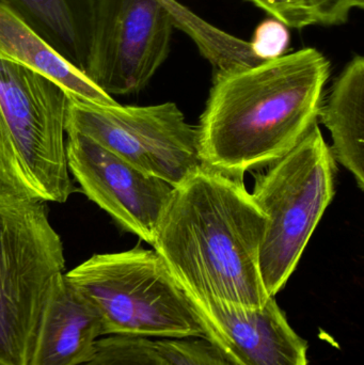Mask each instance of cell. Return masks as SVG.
I'll return each mask as SVG.
<instances>
[{"label":"cell","instance_id":"obj_1","mask_svg":"<svg viewBox=\"0 0 364 365\" xmlns=\"http://www.w3.org/2000/svg\"><path fill=\"white\" fill-rule=\"evenodd\" d=\"M329 74L311 47L216 73L197 128L202 165L244 179L284 158L318 123Z\"/></svg>","mask_w":364,"mask_h":365},{"label":"cell","instance_id":"obj_2","mask_svg":"<svg viewBox=\"0 0 364 365\" xmlns=\"http://www.w3.org/2000/svg\"><path fill=\"white\" fill-rule=\"evenodd\" d=\"M265 222L244 179L202 165L173 187L152 247L188 295L262 308Z\"/></svg>","mask_w":364,"mask_h":365},{"label":"cell","instance_id":"obj_3","mask_svg":"<svg viewBox=\"0 0 364 365\" xmlns=\"http://www.w3.org/2000/svg\"><path fill=\"white\" fill-rule=\"evenodd\" d=\"M68 102L57 83L0 56V195L64 203L74 192Z\"/></svg>","mask_w":364,"mask_h":365},{"label":"cell","instance_id":"obj_4","mask_svg":"<svg viewBox=\"0 0 364 365\" xmlns=\"http://www.w3.org/2000/svg\"><path fill=\"white\" fill-rule=\"evenodd\" d=\"M64 268L46 202L0 195V365H29Z\"/></svg>","mask_w":364,"mask_h":365},{"label":"cell","instance_id":"obj_5","mask_svg":"<svg viewBox=\"0 0 364 365\" xmlns=\"http://www.w3.org/2000/svg\"><path fill=\"white\" fill-rule=\"evenodd\" d=\"M64 278L98 311L105 336L204 339L185 292L154 250L94 255Z\"/></svg>","mask_w":364,"mask_h":365},{"label":"cell","instance_id":"obj_6","mask_svg":"<svg viewBox=\"0 0 364 365\" xmlns=\"http://www.w3.org/2000/svg\"><path fill=\"white\" fill-rule=\"evenodd\" d=\"M336 164L318 124L284 158L256 175L252 197L266 217L260 250L265 291L275 297L335 195Z\"/></svg>","mask_w":364,"mask_h":365},{"label":"cell","instance_id":"obj_7","mask_svg":"<svg viewBox=\"0 0 364 365\" xmlns=\"http://www.w3.org/2000/svg\"><path fill=\"white\" fill-rule=\"evenodd\" d=\"M66 130L89 137L141 173L171 187L202 166L197 128L186 121L175 103L96 105L70 96Z\"/></svg>","mask_w":364,"mask_h":365},{"label":"cell","instance_id":"obj_8","mask_svg":"<svg viewBox=\"0 0 364 365\" xmlns=\"http://www.w3.org/2000/svg\"><path fill=\"white\" fill-rule=\"evenodd\" d=\"M177 0H96L85 75L108 96L138 93L170 51Z\"/></svg>","mask_w":364,"mask_h":365},{"label":"cell","instance_id":"obj_9","mask_svg":"<svg viewBox=\"0 0 364 365\" xmlns=\"http://www.w3.org/2000/svg\"><path fill=\"white\" fill-rule=\"evenodd\" d=\"M68 169L83 192L122 229L153 244L173 187L77 132H66Z\"/></svg>","mask_w":364,"mask_h":365},{"label":"cell","instance_id":"obj_10","mask_svg":"<svg viewBox=\"0 0 364 365\" xmlns=\"http://www.w3.org/2000/svg\"><path fill=\"white\" fill-rule=\"evenodd\" d=\"M186 296L205 340L230 364L308 365L307 342L291 327L275 297L254 309Z\"/></svg>","mask_w":364,"mask_h":365},{"label":"cell","instance_id":"obj_11","mask_svg":"<svg viewBox=\"0 0 364 365\" xmlns=\"http://www.w3.org/2000/svg\"><path fill=\"white\" fill-rule=\"evenodd\" d=\"M105 336L98 311L66 278L47 304L29 365H79Z\"/></svg>","mask_w":364,"mask_h":365},{"label":"cell","instance_id":"obj_12","mask_svg":"<svg viewBox=\"0 0 364 365\" xmlns=\"http://www.w3.org/2000/svg\"><path fill=\"white\" fill-rule=\"evenodd\" d=\"M0 4L85 74L96 0H0Z\"/></svg>","mask_w":364,"mask_h":365},{"label":"cell","instance_id":"obj_13","mask_svg":"<svg viewBox=\"0 0 364 365\" xmlns=\"http://www.w3.org/2000/svg\"><path fill=\"white\" fill-rule=\"evenodd\" d=\"M364 59L353 58L342 71L318 117L333 138V160L340 163L364 190Z\"/></svg>","mask_w":364,"mask_h":365},{"label":"cell","instance_id":"obj_14","mask_svg":"<svg viewBox=\"0 0 364 365\" xmlns=\"http://www.w3.org/2000/svg\"><path fill=\"white\" fill-rule=\"evenodd\" d=\"M0 56L40 73L77 100L96 105L117 103L1 4Z\"/></svg>","mask_w":364,"mask_h":365},{"label":"cell","instance_id":"obj_15","mask_svg":"<svg viewBox=\"0 0 364 365\" xmlns=\"http://www.w3.org/2000/svg\"><path fill=\"white\" fill-rule=\"evenodd\" d=\"M79 365H173L155 341L141 336L108 334L96 342L87 361Z\"/></svg>","mask_w":364,"mask_h":365},{"label":"cell","instance_id":"obj_16","mask_svg":"<svg viewBox=\"0 0 364 365\" xmlns=\"http://www.w3.org/2000/svg\"><path fill=\"white\" fill-rule=\"evenodd\" d=\"M155 342L173 365H233L203 338L160 339Z\"/></svg>","mask_w":364,"mask_h":365},{"label":"cell","instance_id":"obj_17","mask_svg":"<svg viewBox=\"0 0 364 365\" xmlns=\"http://www.w3.org/2000/svg\"><path fill=\"white\" fill-rule=\"evenodd\" d=\"M277 19L281 25L303 29L318 24L310 0H248Z\"/></svg>","mask_w":364,"mask_h":365},{"label":"cell","instance_id":"obj_18","mask_svg":"<svg viewBox=\"0 0 364 365\" xmlns=\"http://www.w3.org/2000/svg\"><path fill=\"white\" fill-rule=\"evenodd\" d=\"M321 25L345 23L354 9H363L364 0H310Z\"/></svg>","mask_w":364,"mask_h":365}]
</instances>
